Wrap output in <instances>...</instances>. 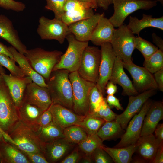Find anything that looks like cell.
<instances>
[{
	"mask_svg": "<svg viewBox=\"0 0 163 163\" xmlns=\"http://www.w3.org/2000/svg\"><path fill=\"white\" fill-rule=\"evenodd\" d=\"M70 72L66 69L52 72L46 81L52 104L60 105L72 110V88L69 77Z\"/></svg>",
	"mask_w": 163,
	"mask_h": 163,
	"instance_id": "6da1fadb",
	"label": "cell"
},
{
	"mask_svg": "<svg viewBox=\"0 0 163 163\" xmlns=\"http://www.w3.org/2000/svg\"><path fill=\"white\" fill-rule=\"evenodd\" d=\"M21 151L39 153L44 155L45 143L37 133L20 120L8 133Z\"/></svg>",
	"mask_w": 163,
	"mask_h": 163,
	"instance_id": "7a4b0ae2",
	"label": "cell"
},
{
	"mask_svg": "<svg viewBox=\"0 0 163 163\" xmlns=\"http://www.w3.org/2000/svg\"><path fill=\"white\" fill-rule=\"evenodd\" d=\"M63 54L61 51H46L39 47L27 50L24 54L33 69L47 80Z\"/></svg>",
	"mask_w": 163,
	"mask_h": 163,
	"instance_id": "3957f363",
	"label": "cell"
},
{
	"mask_svg": "<svg viewBox=\"0 0 163 163\" xmlns=\"http://www.w3.org/2000/svg\"><path fill=\"white\" fill-rule=\"evenodd\" d=\"M69 77L72 88V111L79 115L85 116L89 113L90 93L96 84L84 79L77 71L70 72Z\"/></svg>",
	"mask_w": 163,
	"mask_h": 163,
	"instance_id": "277c9868",
	"label": "cell"
},
{
	"mask_svg": "<svg viewBox=\"0 0 163 163\" xmlns=\"http://www.w3.org/2000/svg\"><path fill=\"white\" fill-rule=\"evenodd\" d=\"M66 39L68 43V48L52 71L66 69L71 72L77 71L79 68L83 51L88 46V41H78L71 33L67 35Z\"/></svg>",
	"mask_w": 163,
	"mask_h": 163,
	"instance_id": "5b68a950",
	"label": "cell"
},
{
	"mask_svg": "<svg viewBox=\"0 0 163 163\" xmlns=\"http://www.w3.org/2000/svg\"><path fill=\"white\" fill-rule=\"evenodd\" d=\"M156 0H113L114 11L109 20L114 27L123 24L130 14L139 9L148 10L156 6Z\"/></svg>",
	"mask_w": 163,
	"mask_h": 163,
	"instance_id": "8992f818",
	"label": "cell"
},
{
	"mask_svg": "<svg viewBox=\"0 0 163 163\" xmlns=\"http://www.w3.org/2000/svg\"><path fill=\"white\" fill-rule=\"evenodd\" d=\"M135 37L126 25L123 24L114 30L110 43L116 56L123 62H132V55L135 49Z\"/></svg>",
	"mask_w": 163,
	"mask_h": 163,
	"instance_id": "52a82bcc",
	"label": "cell"
},
{
	"mask_svg": "<svg viewBox=\"0 0 163 163\" xmlns=\"http://www.w3.org/2000/svg\"><path fill=\"white\" fill-rule=\"evenodd\" d=\"M19 120L17 107L2 77L0 78V127L8 133Z\"/></svg>",
	"mask_w": 163,
	"mask_h": 163,
	"instance_id": "ba28073f",
	"label": "cell"
},
{
	"mask_svg": "<svg viewBox=\"0 0 163 163\" xmlns=\"http://www.w3.org/2000/svg\"><path fill=\"white\" fill-rule=\"evenodd\" d=\"M101 57V50L98 47L86 46L77 71L79 75L84 79L96 84L99 77Z\"/></svg>",
	"mask_w": 163,
	"mask_h": 163,
	"instance_id": "9c48e42d",
	"label": "cell"
},
{
	"mask_svg": "<svg viewBox=\"0 0 163 163\" xmlns=\"http://www.w3.org/2000/svg\"><path fill=\"white\" fill-rule=\"evenodd\" d=\"M39 23L37 31L42 40H56L62 44L67 35L70 33L68 26L61 19H50L42 16Z\"/></svg>",
	"mask_w": 163,
	"mask_h": 163,
	"instance_id": "30bf717a",
	"label": "cell"
},
{
	"mask_svg": "<svg viewBox=\"0 0 163 163\" xmlns=\"http://www.w3.org/2000/svg\"><path fill=\"white\" fill-rule=\"evenodd\" d=\"M152 102L149 98L145 103L140 111L129 121L126 132L121 137V140L114 147H126L136 142L140 136L145 117Z\"/></svg>",
	"mask_w": 163,
	"mask_h": 163,
	"instance_id": "8fae6325",
	"label": "cell"
},
{
	"mask_svg": "<svg viewBox=\"0 0 163 163\" xmlns=\"http://www.w3.org/2000/svg\"><path fill=\"white\" fill-rule=\"evenodd\" d=\"M100 46L101 57L99 77L96 85L104 96L105 87L111 75L116 56L110 43H104Z\"/></svg>",
	"mask_w": 163,
	"mask_h": 163,
	"instance_id": "7c38bea8",
	"label": "cell"
},
{
	"mask_svg": "<svg viewBox=\"0 0 163 163\" xmlns=\"http://www.w3.org/2000/svg\"><path fill=\"white\" fill-rule=\"evenodd\" d=\"M123 66L130 74L133 85L139 94L151 89H158L153 75L145 67L137 66L133 62H123Z\"/></svg>",
	"mask_w": 163,
	"mask_h": 163,
	"instance_id": "4fadbf2b",
	"label": "cell"
},
{
	"mask_svg": "<svg viewBox=\"0 0 163 163\" xmlns=\"http://www.w3.org/2000/svg\"><path fill=\"white\" fill-rule=\"evenodd\" d=\"M156 90L151 89L136 95L129 96V102L126 108L122 113L117 115L115 120L123 129H126L129 121L140 111L145 103L156 93Z\"/></svg>",
	"mask_w": 163,
	"mask_h": 163,
	"instance_id": "5bb4252c",
	"label": "cell"
},
{
	"mask_svg": "<svg viewBox=\"0 0 163 163\" xmlns=\"http://www.w3.org/2000/svg\"><path fill=\"white\" fill-rule=\"evenodd\" d=\"M23 101L35 105L43 111L48 109L52 104L47 88L41 86L33 82L26 87Z\"/></svg>",
	"mask_w": 163,
	"mask_h": 163,
	"instance_id": "9a60e30c",
	"label": "cell"
},
{
	"mask_svg": "<svg viewBox=\"0 0 163 163\" xmlns=\"http://www.w3.org/2000/svg\"><path fill=\"white\" fill-rule=\"evenodd\" d=\"M48 109L52 115V122L62 130L81 121L85 117L58 104H52Z\"/></svg>",
	"mask_w": 163,
	"mask_h": 163,
	"instance_id": "2e32d148",
	"label": "cell"
},
{
	"mask_svg": "<svg viewBox=\"0 0 163 163\" xmlns=\"http://www.w3.org/2000/svg\"><path fill=\"white\" fill-rule=\"evenodd\" d=\"M104 13L94 14L87 18L68 26L69 31L77 40L82 42L90 41L92 32Z\"/></svg>",
	"mask_w": 163,
	"mask_h": 163,
	"instance_id": "e0dca14e",
	"label": "cell"
},
{
	"mask_svg": "<svg viewBox=\"0 0 163 163\" xmlns=\"http://www.w3.org/2000/svg\"><path fill=\"white\" fill-rule=\"evenodd\" d=\"M2 77L8 87L16 106L19 107L23 101L26 87L33 82L32 80L28 76L18 77L6 73L2 74Z\"/></svg>",
	"mask_w": 163,
	"mask_h": 163,
	"instance_id": "ac0fdd59",
	"label": "cell"
},
{
	"mask_svg": "<svg viewBox=\"0 0 163 163\" xmlns=\"http://www.w3.org/2000/svg\"><path fill=\"white\" fill-rule=\"evenodd\" d=\"M161 142L153 134L140 136L137 142L136 151L139 156V161L152 163Z\"/></svg>",
	"mask_w": 163,
	"mask_h": 163,
	"instance_id": "d6986e66",
	"label": "cell"
},
{
	"mask_svg": "<svg viewBox=\"0 0 163 163\" xmlns=\"http://www.w3.org/2000/svg\"><path fill=\"white\" fill-rule=\"evenodd\" d=\"M0 37L9 43L18 51L24 54L27 49L21 41L11 21L6 16L0 15Z\"/></svg>",
	"mask_w": 163,
	"mask_h": 163,
	"instance_id": "ffe728a7",
	"label": "cell"
},
{
	"mask_svg": "<svg viewBox=\"0 0 163 163\" xmlns=\"http://www.w3.org/2000/svg\"><path fill=\"white\" fill-rule=\"evenodd\" d=\"M123 68L122 60L116 57L109 81L115 84H118L122 87V94L123 96L138 95L139 94L134 88L132 82L125 73Z\"/></svg>",
	"mask_w": 163,
	"mask_h": 163,
	"instance_id": "44dd1931",
	"label": "cell"
},
{
	"mask_svg": "<svg viewBox=\"0 0 163 163\" xmlns=\"http://www.w3.org/2000/svg\"><path fill=\"white\" fill-rule=\"evenodd\" d=\"M74 144L65 138L45 143L44 156L49 163H55L65 156L72 149Z\"/></svg>",
	"mask_w": 163,
	"mask_h": 163,
	"instance_id": "7402d4cb",
	"label": "cell"
},
{
	"mask_svg": "<svg viewBox=\"0 0 163 163\" xmlns=\"http://www.w3.org/2000/svg\"><path fill=\"white\" fill-rule=\"evenodd\" d=\"M163 118V102H152L145 117L140 136L153 134L159 122Z\"/></svg>",
	"mask_w": 163,
	"mask_h": 163,
	"instance_id": "603a6c76",
	"label": "cell"
},
{
	"mask_svg": "<svg viewBox=\"0 0 163 163\" xmlns=\"http://www.w3.org/2000/svg\"><path fill=\"white\" fill-rule=\"evenodd\" d=\"M19 120L35 132L38 129L40 117L44 111L24 101L17 107Z\"/></svg>",
	"mask_w": 163,
	"mask_h": 163,
	"instance_id": "cb8c5ba5",
	"label": "cell"
},
{
	"mask_svg": "<svg viewBox=\"0 0 163 163\" xmlns=\"http://www.w3.org/2000/svg\"><path fill=\"white\" fill-rule=\"evenodd\" d=\"M115 29L109 19L104 15L99 19L92 32L90 41L94 44L99 46L104 43H110Z\"/></svg>",
	"mask_w": 163,
	"mask_h": 163,
	"instance_id": "d4e9b609",
	"label": "cell"
},
{
	"mask_svg": "<svg viewBox=\"0 0 163 163\" xmlns=\"http://www.w3.org/2000/svg\"><path fill=\"white\" fill-rule=\"evenodd\" d=\"M8 49L25 76L30 77L33 82L38 85L47 87L44 78L33 69L24 54L19 53L12 46L8 47Z\"/></svg>",
	"mask_w": 163,
	"mask_h": 163,
	"instance_id": "484cf974",
	"label": "cell"
},
{
	"mask_svg": "<svg viewBox=\"0 0 163 163\" xmlns=\"http://www.w3.org/2000/svg\"><path fill=\"white\" fill-rule=\"evenodd\" d=\"M127 27L133 34L139 36L141 31L148 27L156 28L163 30V16L153 18L151 15L143 14L141 20L136 17H129V22Z\"/></svg>",
	"mask_w": 163,
	"mask_h": 163,
	"instance_id": "4316f807",
	"label": "cell"
},
{
	"mask_svg": "<svg viewBox=\"0 0 163 163\" xmlns=\"http://www.w3.org/2000/svg\"><path fill=\"white\" fill-rule=\"evenodd\" d=\"M2 163H30L26 155L13 144L3 140L0 142Z\"/></svg>",
	"mask_w": 163,
	"mask_h": 163,
	"instance_id": "83f0119b",
	"label": "cell"
},
{
	"mask_svg": "<svg viewBox=\"0 0 163 163\" xmlns=\"http://www.w3.org/2000/svg\"><path fill=\"white\" fill-rule=\"evenodd\" d=\"M102 148L110 156L115 163H129L132 160V157L137 147V142L126 147L110 148L104 145Z\"/></svg>",
	"mask_w": 163,
	"mask_h": 163,
	"instance_id": "f1b7e54d",
	"label": "cell"
},
{
	"mask_svg": "<svg viewBox=\"0 0 163 163\" xmlns=\"http://www.w3.org/2000/svg\"><path fill=\"white\" fill-rule=\"evenodd\" d=\"M124 132L120 124L113 120L105 122L98 130L97 134L103 142L121 137Z\"/></svg>",
	"mask_w": 163,
	"mask_h": 163,
	"instance_id": "f546056e",
	"label": "cell"
},
{
	"mask_svg": "<svg viewBox=\"0 0 163 163\" xmlns=\"http://www.w3.org/2000/svg\"><path fill=\"white\" fill-rule=\"evenodd\" d=\"M36 132L44 143L65 138L63 130L52 121L46 126L39 128Z\"/></svg>",
	"mask_w": 163,
	"mask_h": 163,
	"instance_id": "4dcf8cb0",
	"label": "cell"
},
{
	"mask_svg": "<svg viewBox=\"0 0 163 163\" xmlns=\"http://www.w3.org/2000/svg\"><path fill=\"white\" fill-rule=\"evenodd\" d=\"M102 142L97 133L89 134L85 139L78 144V147L84 155L92 157L94 150L97 148L104 145Z\"/></svg>",
	"mask_w": 163,
	"mask_h": 163,
	"instance_id": "1f68e13d",
	"label": "cell"
},
{
	"mask_svg": "<svg viewBox=\"0 0 163 163\" xmlns=\"http://www.w3.org/2000/svg\"><path fill=\"white\" fill-rule=\"evenodd\" d=\"M94 13L93 9L86 8L64 12L61 19L67 25L89 18Z\"/></svg>",
	"mask_w": 163,
	"mask_h": 163,
	"instance_id": "d6a6232c",
	"label": "cell"
},
{
	"mask_svg": "<svg viewBox=\"0 0 163 163\" xmlns=\"http://www.w3.org/2000/svg\"><path fill=\"white\" fill-rule=\"evenodd\" d=\"M105 122L102 118L88 114L81 121L75 125L81 127L89 135L97 133Z\"/></svg>",
	"mask_w": 163,
	"mask_h": 163,
	"instance_id": "836d02e7",
	"label": "cell"
},
{
	"mask_svg": "<svg viewBox=\"0 0 163 163\" xmlns=\"http://www.w3.org/2000/svg\"><path fill=\"white\" fill-rule=\"evenodd\" d=\"M63 131L65 138L69 142L74 144H78L88 135L82 128L76 125L67 127Z\"/></svg>",
	"mask_w": 163,
	"mask_h": 163,
	"instance_id": "e575fe53",
	"label": "cell"
},
{
	"mask_svg": "<svg viewBox=\"0 0 163 163\" xmlns=\"http://www.w3.org/2000/svg\"><path fill=\"white\" fill-rule=\"evenodd\" d=\"M143 65L152 74L163 68V51L158 49L150 56L145 59Z\"/></svg>",
	"mask_w": 163,
	"mask_h": 163,
	"instance_id": "d590c367",
	"label": "cell"
},
{
	"mask_svg": "<svg viewBox=\"0 0 163 163\" xmlns=\"http://www.w3.org/2000/svg\"><path fill=\"white\" fill-rule=\"evenodd\" d=\"M134 41L135 49L141 53L145 59L150 56L158 49L157 47L139 36L135 37Z\"/></svg>",
	"mask_w": 163,
	"mask_h": 163,
	"instance_id": "8d00e7d4",
	"label": "cell"
},
{
	"mask_svg": "<svg viewBox=\"0 0 163 163\" xmlns=\"http://www.w3.org/2000/svg\"><path fill=\"white\" fill-rule=\"evenodd\" d=\"M105 99L96 85L91 90L89 94L88 114H91L98 111Z\"/></svg>",
	"mask_w": 163,
	"mask_h": 163,
	"instance_id": "74e56055",
	"label": "cell"
},
{
	"mask_svg": "<svg viewBox=\"0 0 163 163\" xmlns=\"http://www.w3.org/2000/svg\"><path fill=\"white\" fill-rule=\"evenodd\" d=\"M14 59L5 55L0 53V64L2 66L6 68L13 76L18 77L25 76L23 72L19 66L16 65Z\"/></svg>",
	"mask_w": 163,
	"mask_h": 163,
	"instance_id": "f35d334b",
	"label": "cell"
},
{
	"mask_svg": "<svg viewBox=\"0 0 163 163\" xmlns=\"http://www.w3.org/2000/svg\"><path fill=\"white\" fill-rule=\"evenodd\" d=\"M67 0H46V4L45 8L53 12L55 18L61 19L64 13V6Z\"/></svg>",
	"mask_w": 163,
	"mask_h": 163,
	"instance_id": "ab89813d",
	"label": "cell"
},
{
	"mask_svg": "<svg viewBox=\"0 0 163 163\" xmlns=\"http://www.w3.org/2000/svg\"><path fill=\"white\" fill-rule=\"evenodd\" d=\"M90 114L102 118L106 122L115 120L117 115L113 111L108 105L106 98L99 110L95 113Z\"/></svg>",
	"mask_w": 163,
	"mask_h": 163,
	"instance_id": "60d3db41",
	"label": "cell"
},
{
	"mask_svg": "<svg viewBox=\"0 0 163 163\" xmlns=\"http://www.w3.org/2000/svg\"><path fill=\"white\" fill-rule=\"evenodd\" d=\"M92 158L93 162L96 163H112L113 161L109 154L102 148H97L94 151Z\"/></svg>",
	"mask_w": 163,
	"mask_h": 163,
	"instance_id": "b9f144b4",
	"label": "cell"
},
{
	"mask_svg": "<svg viewBox=\"0 0 163 163\" xmlns=\"http://www.w3.org/2000/svg\"><path fill=\"white\" fill-rule=\"evenodd\" d=\"M0 7L19 12L23 11L26 8V5L22 2L14 0H0Z\"/></svg>",
	"mask_w": 163,
	"mask_h": 163,
	"instance_id": "7bdbcfd3",
	"label": "cell"
},
{
	"mask_svg": "<svg viewBox=\"0 0 163 163\" xmlns=\"http://www.w3.org/2000/svg\"><path fill=\"white\" fill-rule=\"evenodd\" d=\"M89 8L93 9L91 5L77 0H67L64 5L63 10L65 12Z\"/></svg>",
	"mask_w": 163,
	"mask_h": 163,
	"instance_id": "ee69618b",
	"label": "cell"
},
{
	"mask_svg": "<svg viewBox=\"0 0 163 163\" xmlns=\"http://www.w3.org/2000/svg\"><path fill=\"white\" fill-rule=\"evenodd\" d=\"M21 151L26 155L30 163H49L43 155L37 153Z\"/></svg>",
	"mask_w": 163,
	"mask_h": 163,
	"instance_id": "f6af8a7d",
	"label": "cell"
},
{
	"mask_svg": "<svg viewBox=\"0 0 163 163\" xmlns=\"http://www.w3.org/2000/svg\"><path fill=\"white\" fill-rule=\"evenodd\" d=\"M82 156L81 155L78 147L76 148L60 163H76L79 162Z\"/></svg>",
	"mask_w": 163,
	"mask_h": 163,
	"instance_id": "bcb514c9",
	"label": "cell"
},
{
	"mask_svg": "<svg viewBox=\"0 0 163 163\" xmlns=\"http://www.w3.org/2000/svg\"><path fill=\"white\" fill-rule=\"evenodd\" d=\"M52 121V115L48 109L43 111L40 117L38 123V128L47 126Z\"/></svg>",
	"mask_w": 163,
	"mask_h": 163,
	"instance_id": "7dc6e473",
	"label": "cell"
},
{
	"mask_svg": "<svg viewBox=\"0 0 163 163\" xmlns=\"http://www.w3.org/2000/svg\"><path fill=\"white\" fill-rule=\"evenodd\" d=\"M107 104L110 107H114L117 110H123L119 99L114 95H107L106 98Z\"/></svg>",
	"mask_w": 163,
	"mask_h": 163,
	"instance_id": "c3c4849f",
	"label": "cell"
},
{
	"mask_svg": "<svg viewBox=\"0 0 163 163\" xmlns=\"http://www.w3.org/2000/svg\"><path fill=\"white\" fill-rule=\"evenodd\" d=\"M153 75L157 85L158 89L163 91V68L155 72Z\"/></svg>",
	"mask_w": 163,
	"mask_h": 163,
	"instance_id": "681fc988",
	"label": "cell"
},
{
	"mask_svg": "<svg viewBox=\"0 0 163 163\" xmlns=\"http://www.w3.org/2000/svg\"><path fill=\"white\" fill-rule=\"evenodd\" d=\"M163 163V142L159 145L152 163Z\"/></svg>",
	"mask_w": 163,
	"mask_h": 163,
	"instance_id": "f907efd6",
	"label": "cell"
},
{
	"mask_svg": "<svg viewBox=\"0 0 163 163\" xmlns=\"http://www.w3.org/2000/svg\"><path fill=\"white\" fill-rule=\"evenodd\" d=\"M117 89L116 84L109 81L105 87V93L108 95H114L117 92Z\"/></svg>",
	"mask_w": 163,
	"mask_h": 163,
	"instance_id": "816d5d0a",
	"label": "cell"
},
{
	"mask_svg": "<svg viewBox=\"0 0 163 163\" xmlns=\"http://www.w3.org/2000/svg\"><path fill=\"white\" fill-rule=\"evenodd\" d=\"M153 42L157 46L159 49L163 51V40L160 37L157 36L155 33L152 35Z\"/></svg>",
	"mask_w": 163,
	"mask_h": 163,
	"instance_id": "f5cc1de1",
	"label": "cell"
},
{
	"mask_svg": "<svg viewBox=\"0 0 163 163\" xmlns=\"http://www.w3.org/2000/svg\"><path fill=\"white\" fill-rule=\"evenodd\" d=\"M154 132L155 137L161 142H163V124H158Z\"/></svg>",
	"mask_w": 163,
	"mask_h": 163,
	"instance_id": "db71d44e",
	"label": "cell"
},
{
	"mask_svg": "<svg viewBox=\"0 0 163 163\" xmlns=\"http://www.w3.org/2000/svg\"><path fill=\"white\" fill-rule=\"evenodd\" d=\"M113 0H96L98 7L107 10L109 5L113 3Z\"/></svg>",
	"mask_w": 163,
	"mask_h": 163,
	"instance_id": "11a10c76",
	"label": "cell"
},
{
	"mask_svg": "<svg viewBox=\"0 0 163 163\" xmlns=\"http://www.w3.org/2000/svg\"><path fill=\"white\" fill-rule=\"evenodd\" d=\"M0 53L5 55L12 59H13V56L8 49V47L0 42Z\"/></svg>",
	"mask_w": 163,
	"mask_h": 163,
	"instance_id": "9f6ffc18",
	"label": "cell"
},
{
	"mask_svg": "<svg viewBox=\"0 0 163 163\" xmlns=\"http://www.w3.org/2000/svg\"><path fill=\"white\" fill-rule=\"evenodd\" d=\"M0 130L4 140L5 142L11 143L15 146V143L8 134L3 130L1 128Z\"/></svg>",
	"mask_w": 163,
	"mask_h": 163,
	"instance_id": "6f0895ef",
	"label": "cell"
},
{
	"mask_svg": "<svg viewBox=\"0 0 163 163\" xmlns=\"http://www.w3.org/2000/svg\"><path fill=\"white\" fill-rule=\"evenodd\" d=\"M83 3L91 5L93 9H96L98 6L96 0H77Z\"/></svg>",
	"mask_w": 163,
	"mask_h": 163,
	"instance_id": "680465c9",
	"label": "cell"
},
{
	"mask_svg": "<svg viewBox=\"0 0 163 163\" xmlns=\"http://www.w3.org/2000/svg\"><path fill=\"white\" fill-rule=\"evenodd\" d=\"M79 162L82 163H93V161L91 157L84 155L82 157Z\"/></svg>",
	"mask_w": 163,
	"mask_h": 163,
	"instance_id": "91938a15",
	"label": "cell"
},
{
	"mask_svg": "<svg viewBox=\"0 0 163 163\" xmlns=\"http://www.w3.org/2000/svg\"><path fill=\"white\" fill-rule=\"evenodd\" d=\"M5 71L4 68L0 64V78H2V75L4 73H5Z\"/></svg>",
	"mask_w": 163,
	"mask_h": 163,
	"instance_id": "94428289",
	"label": "cell"
},
{
	"mask_svg": "<svg viewBox=\"0 0 163 163\" xmlns=\"http://www.w3.org/2000/svg\"><path fill=\"white\" fill-rule=\"evenodd\" d=\"M3 140H4L2 136V135L1 130H0V142L3 141Z\"/></svg>",
	"mask_w": 163,
	"mask_h": 163,
	"instance_id": "6125c7cd",
	"label": "cell"
},
{
	"mask_svg": "<svg viewBox=\"0 0 163 163\" xmlns=\"http://www.w3.org/2000/svg\"><path fill=\"white\" fill-rule=\"evenodd\" d=\"M157 2H160L162 4H163V0H157Z\"/></svg>",
	"mask_w": 163,
	"mask_h": 163,
	"instance_id": "be15d7a7",
	"label": "cell"
},
{
	"mask_svg": "<svg viewBox=\"0 0 163 163\" xmlns=\"http://www.w3.org/2000/svg\"><path fill=\"white\" fill-rule=\"evenodd\" d=\"M0 163H1V159H0Z\"/></svg>",
	"mask_w": 163,
	"mask_h": 163,
	"instance_id": "e7e4bbea",
	"label": "cell"
}]
</instances>
